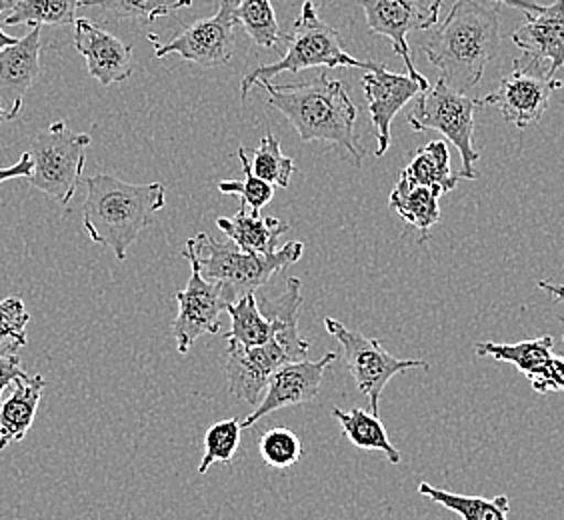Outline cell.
<instances>
[{"label":"cell","instance_id":"30","mask_svg":"<svg viewBox=\"0 0 564 520\" xmlns=\"http://www.w3.org/2000/svg\"><path fill=\"white\" fill-rule=\"evenodd\" d=\"M250 171L257 174L259 178H262V181L271 183L272 186L289 188L296 166H294V161L291 156L282 154L279 139L272 132H267L262 137L259 149L252 151Z\"/></svg>","mask_w":564,"mask_h":520},{"label":"cell","instance_id":"16","mask_svg":"<svg viewBox=\"0 0 564 520\" xmlns=\"http://www.w3.org/2000/svg\"><path fill=\"white\" fill-rule=\"evenodd\" d=\"M362 88L369 100V115L372 127L377 130V159L384 156L391 147V127L394 117L402 107L413 100L416 95L426 93L429 88L414 80L413 76L389 73L387 66L379 71H367L362 76Z\"/></svg>","mask_w":564,"mask_h":520},{"label":"cell","instance_id":"18","mask_svg":"<svg viewBox=\"0 0 564 520\" xmlns=\"http://www.w3.org/2000/svg\"><path fill=\"white\" fill-rule=\"evenodd\" d=\"M524 24L512 33V43L522 53L551 63V78L564 66V0H556L543 11L524 12Z\"/></svg>","mask_w":564,"mask_h":520},{"label":"cell","instance_id":"34","mask_svg":"<svg viewBox=\"0 0 564 520\" xmlns=\"http://www.w3.org/2000/svg\"><path fill=\"white\" fill-rule=\"evenodd\" d=\"M262 461L272 468H289L296 465L303 456V443L291 429H271L259 441Z\"/></svg>","mask_w":564,"mask_h":520},{"label":"cell","instance_id":"21","mask_svg":"<svg viewBox=\"0 0 564 520\" xmlns=\"http://www.w3.org/2000/svg\"><path fill=\"white\" fill-rule=\"evenodd\" d=\"M44 384L41 375H29L17 380L14 392L0 402V451L26 436L43 399Z\"/></svg>","mask_w":564,"mask_h":520},{"label":"cell","instance_id":"12","mask_svg":"<svg viewBox=\"0 0 564 520\" xmlns=\"http://www.w3.org/2000/svg\"><path fill=\"white\" fill-rule=\"evenodd\" d=\"M237 4L239 0H220L215 17L196 21L166 44L161 43L159 36L149 34V41L154 44V56L164 58L169 55H181L186 63H195L205 68L228 65L235 56L232 29Z\"/></svg>","mask_w":564,"mask_h":520},{"label":"cell","instance_id":"7","mask_svg":"<svg viewBox=\"0 0 564 520\" xmlns=\"http://www.w3.org/2000/svg\"><path fill=\"white\" fill-rule=\"evenodd\" d=\"M414 105L413 112H409V124L414 132L424 130H438L445 134L446 141L455 144L460 159H463V171L458 176L475 181L478 178L477 164L478 154L475 149V109L478 107V98H468L453 88L446 87L438 78V83L426 93H421Z\"/></svg>","mask_w":564,"mask_h":520},{"label":"cell","instance_id":"11","mask_svg":"<svg viewBox=\"0 0 564 520\" xmlns=\"http://www.w3.org/2000/svg\"><path fill=\"white\" fill-rule=\"evenodd\" d=\"M360 7L367 17L370 33L387 36L391 41L394 53L401 56L409 76L429 87L413 63L409 34L414 31H431L441 17L443 0H360Z\"/></svg>","mask_w":564,"mask_h":520},{"label":"cell","instance_id":"2","mask_svg":"<svg viewBox=\"0 0 564 520\" xmlns=\"http://www.w3.org/2000/svg\"><path fill=\"white\" fill-rule=\"evenodd\" d=\"M269 95L272 109L281 110L291 120L301 141H325L347 149L357 166L362 164L365 152L358 147L355 130L358 110L340 80L328 78L326 73L303 85H272L261 80Z\"/></svg>","mask_w":564,"mask_h":520},{"label":"cell","instance_id":"17","mask_svg":"<svg viewBox=\"0 0 564 520\" xmlns=\"http://www.w3.org/2000/svg\"><path fill=\"white\" fill-rule=\"evenodd\" d=\"M75 48L87 61L88 75L109 87L132 76V44L122 43L87 19H76Z\"/></svg>","mask_w":564,"mask_h":520},{"label":"cell","instance_id":"36","mask_svg":"<svg viewBox=\"0 0 564 520\" xmlns=\"http://www.w3.org/2000/svg\"><path fill=\"white\" fill-rule=\"evenodd\" d=\"M29 375L22 370L21 358L19 355H0V394L4 389L17 382V380L26 379Z\"/></svg>","mask_w":564,"mask_h":520},{"label":"cell","instance_id":"22","mask_svg":"<svg viewBox=\"0 0 564 520\" xmlns=\"http://www.w3.org/2000/svg\"><path fill=\"white\" fill-rule=\"evenodd\" d=\"M217 227L245 252H259L271 254L279 247V239L284 232H289V225L279 218H262L261 215L247 213V208H240L237 217L218 218Z\"/></svg>","mask_w":564,"mask_h":520},{"label":"cell","instance_id":"27","mask_svg":"<svg viewBox=\"0 0 564 520\" xmlns=\"http://www.w3.org/2000/svg\"><path fill=\"white\" fill-rule=\"evenodd\" d=\"M419 495L455 512L456 517L463 520H509L510 500L507 495H499L495 499L467 497L445 488L433 487L424 480L419 485Z\"/></svg>","mask_w":564,"mask_h":520},{"label":"cell","instance_id":"10","mask_svg":"<svg viewBox=\"0 0 564 520\" xmlns=\"http://www.w3.org/2000/svg\"><path fill=\"white\" fill-rule=\"evenodd\" d=\"M185 259L191 264V281L176 293L178 315L174 318L173 335L181 355H186L200 336L220 333V313L227 311L223 286L208 281L200 272L193 239L186 240Z\"/></svg>","mask_w":564,"mask_h":520},{"label":"cell","instance_id":"32","mask_svg":"<svg viewBox=\"0 0 564 520\" xmlns=\"http://www.w3.org/2000/svg\"><path fill=\"white\" fill-rule=\"evenodd\" d=\"M239 159L245 181H220L218 191L223 195L239 196L240 208H250L252 215H261L262 208L269 205L274 196V186L250 171V159L242 147L239 149Z\"/></svg>","mask_w":564,"mask_h":520},{"label":"cell","instance_id":"1","mask_svg":"<svg viewBox=\"0 0 564 520\" xmlns=\"http://www.w3.org/2000/svg\"><path fill=\"white\" fill-rule=\"evenodd\" d=\"M499 7H487L480 0H456L423 48L446 87L465 95L480 83L487 65L499 55Z\"/></svg>","mask_w":564,"mask_h":520},{"label":"cell","instance_id":"24","mask_svg":"<svg viewBox=\"0 0 564 520\" xmlns=\"http://www.w3.org/2000/svg\"><path fill=\"white\" fill-rule=\"evenodd\" d=\"M441 193H436L429 186H414L401 176L397 186L392 188L389 205L394 213H399L411 227L421 230L423 240L426 232L438 223L441 206H438Z\"/></svg>","mask_w":564,"mask_h":520},{"label":"cell","instance_id":"37","mask_svg":"<svg viewBox=\"0 0 564 520\" xmlns=\"http://www.w3.org/2000/svg\"><path fill=\"white\" fill-rule=\"evenodd\" d=\"M33 166L34 163L31 152H24L19 163L7 166V169H0V185L7 183V181H12V178H29L31 173H33Z\"/></svg>","mask_w":564,"mask_h":520},{"label":"cell","instance_id":"29","mask_svg":"<svg viewBox=\"0 0 564 520\" xmlns=\"http://www.w3.org/2000/svg\"><path fill=\"white\" fill-rule=\"evenodd\" d=\"M235 22H239L250 41L262 48H274L284 41L271 0H239Z\"/></svg>","mask_w":564,"mask_h":520},{"label":"cell","instance_id":"13","mask_svg":"<svg viewBox=\"0 0 564 520\" xmlns=\"http://www.w3.org/2000/svg\"><path fill=\"white\" fill-rule=\"evenodd\" d=\"M337 360V353H326L318 360H294L282 365L281 369L272 375L267 384V397L262 399L257 409L250 412L245 421H240L242 431L252 424L267 419L272 412L281 411L286 407L315 401L321 390L323 375L330 362Z\"/></svg>","mask_w":564,"mask_h":520},{"label":"cell","instance_id":"15","mask_svg":"<svg viewBox=\"0 0 564 520\" xmlns=\"http://www.w3.org/2000/svg\"><path fill=\"white\" fill-rule=\"evenodd\" d=\"M286 362L294 360L274 336L261 347L228 345L227 379L230 394L239 401L259 404L261 392L267 389L272 375Z\"/></svg>","mask_w":564,"mask_h":520},{"label":"cell","instance_id":"23","mask_svg":"<svg viewBox=\"0 0 564 520\" xmlns=\"http://www.w3.org/2000/svg\"><path fill=\"white\" fill-rule=\"evenodd\" d=\"M401 176L411 185L429 186L441 195L451 193L460 178L451 169V152L445 141L429 142L414 152L413 161L402 171Z\"/></svg>","mask_w":564,"mask_h":520},{"label":"cell","instance_id":"3","mask_svg":"<svg viewBox=\"0 0 564 520\" xmlns=\"http://www.w3.org/2000/svg\"><path fill=\"white\" fill-rule=\"evenodd\" d=\"M87 198L83 206V223L88 237L119 260L139 239L142 230L151 227L154 213L166 203V191L161 183L131 185L112 174H95L87 181Z\"/></svg>","mask_w":564,"mask_h":520},{"label":"cell","instance_id":"35","mask_svg":"<svg viewBox=\"0 0 564 520\" xmlns=\"http://www.w3.org/2000/svg\"><path fill=\"white\" fill-rule=\"evenodd\" d=\"M31 315L19 296H9L0 301V353L17 355V350L26 347V325Z\"/></svg>","mask_w":564,"mask_h":520},{"label":"cell","instance_id":"19","mask_svg":"<svg viewBox=\"0 0 564 520\" xmlns=\"http://www.w3.org/2000/svg\"><path fill=\"white\" fill-rule=\"evenodd\" d=\"M41 73V26L0 51V105L22 110V97Z\"/></svg>","mask_w":564,"mask_h":520},{"label":"cell","instance_id":"4","mask_svg":"<svg viewBox=\"0 0 564 520\" xmlns=\"http://www.w3.org/2000/svg\"><path fill=\"white\" fill-rule=\"evenodd\" d=\"M193 247L203 277L223 286L227 304L239 301L245 294L257 293L276 272L299 262L304 252L301 240H293L271 254L245 252L232 240L218 242L207 232L193 237Z\"/></svg>","mask_w":564,"mask_h":520},{"label":"cell","instance_id":"6","mask_svg":"<svg viewBox=\"0 0 564 520\" xmlns=\"http://www.w3.org/2000/svg\"><path fill=\"white\" fill-rule=\"evenodd\" d=\"M90 134L75 132L65 122H53L33 139V173L26 178L34 188L61 205L75 196L87 163Z\"/></svg>","mask_w":564,"mask_h":520},{"label":"cell","instance_id":"26","mask_svg":"<svg viewBox=\"0 0 564 520\" xmlns=\"http://www.w3.org/2000/svg\"><path fill=\"white\" fill-rule=\"evenodd\" d=\"M230 316V331L225 333L228 345L239 347H261L274 336V325L262 315L257 293L245 294L239 301L227 304Z\"/></svg>","mask_w":564,"mask_h":520},{"label":"cell","instance_id":"40","mask_svg":"<svg viewBox=\"0 0 564 520\" xmlns=\"http://www.w3.org/2000/svg\"><path fill=\"white\" fill-rule=\"evenodd\" d=\"M539 289H543L544 293L553 294L554 299H558V301H563L564 303V284H556V282L551 281H541L539 282Z\"/></svg>","mask_w":564,"mask_h":520},{"label":"cell","instance_id":"39","mask_svg":"<svg viewBox=\"0 0 564 520\" xmlns=\"http://www.w3.org/2000/svg\"><path fill=\"white\" fill-rule=\"evenodd\" d=\"M12 4H14V0H0V14L4 11H9ZM19 43V39H14V36H9V34L2 33L0 31V51L2 48H7V46H12V44Z\"/></svg>","mask_w":564,"mask_h":520},{"label":"cell","instance_id":"20","mask_svg":"<svg viewBox=\"0 0 564 520\" xmlns=\"http://www.w3.org/2000/svg\"><path fill=\"white\" fill-rule=\"evenodd\" d=\"M301 279H286L284 291L279 296H257L262 315L274 325V338L286 348L293 360H304L308 355V340L299 333V308L303 304Z\"/></svg>","mask_w":564,"mask_h":520},{"label":"cell","instance_id":"14","mask_svg":"<svg viewBox=\"0 0 564 520\" xmlns=\"http://www.w3.org/2000/svg\"><path fill=\"white\" fill-rule=\"evenodd\" d=\"M553 336H536L521 343H478V357H490L500 362H510L527 379L539 394L564 392V358L553 353Z\"/></svg>","mask_w":564,"mask_h":520},{"label":"cell","instance_id":"31","mask_svg":"<svg viewBox=\"0 0 564 520\" xmlns=\"http://www.w3.org/2000/svg\"><path fill=\"white\" fill-rule=\"evenodd\" d=\"M80 7H98L115 12L119 19L151 24L159 17L191 9L193 0H80Z\"/></svg>","mask_w":564,"mask_h":520},{"label":"cell","instance_id":"38","mask_svg":"<svg viewBox=\"0 0 564 520\" xmlns=\"http://www.w3.org/2000/svg\"><path fill=\"white\" fill-rule=\"evenodd\" d=\"M490 2H495V4H507V7L521 9V11L524 12L543 11V7H541L539 2H534V0H490Z\"/></svg>","mask_w":564,"mask_h":520},{"label":"cell","instance_id":"9","mask_svg":"<svg viewBox=\"0 0 564 520\" xmlns=\"http://www.w3.org/2000/svg\"><path fill=\"white\" fill-rule=\"evenodd\" d=\"M325 328L328 335L335 336L347 357V369L352 379L357 380L358 392L369 399L370 412L379 416L380 394L389 380L394 379L404 370L429 369L424 360H402L392 357L387 348L382 347L379 338L360 335L348 331L340 325L337 318H325Z\"/></svg>","mask_w":564,"mask_h":520},{"label":"cell","instance_id":"41","mask_svg":"<svg viewBox=\"0 0 564 520\" xmlns=\"http://www.w3.org/2000/svg\"><path fill=\"white\" fill-rule=\"evenodd\" d=\"M19 115H21V110L7 109V107H2V105H0V124H4V122H9V120L17 119Z\"/></svg>","mask_w":564,"mask_h":520},{"label":"cell","instance_id":"33","mask_svg":"<svg viewBox=\"0 0 564 520\" xmlns=\"http://www.w3.org/2000/svg\"><path fill=\"white\" fill-rule=\"evenodd\" d=\"M240 434H242V426L235 419L213 424L205 436V456L198 465V475H207L208 468L215 463L228 465L239 451Z\"/></svg>","mask_w":564,"mask_h":520},{"label":"cell","instance_id":"5","mask_svg":"<svg viewBox=\"0 0 564 520\" xmlns=\"http://www.w3.org/2000/svg\"><path fill=\"white\" fill-rule=\"evenodd\" d=\"M284 43H286V55L282 56L279 63L257 66L240 80L242 100H247L250 88L257 83L261 80L269 83L281 73H303L306 68H316V66H325V68L348 66V68H365V71H379L384 66L382 63L358 61L355 56L348 55L337 29H333L318 17L315 2L311 0L304 2L301 17L294 21L293 34L291 36L284 34Z\"/></svg>","mask_w":564,"mask_h":520},{"label":"cell","instance_id":"28","mask_svg":"<svg viewBox=\"0 0 564 520\" xmlns=\"http://www.w3.org/2000/svg\"><path fill=\"white\" fill-rule=\"evenodd\" d=\"M80 0H14L4 24L33 26H68L75 24Z\"/></svg>","mask_w":564,"mask_h":520},{"label":"cell","instance_id":"8","mask_svg":"<svg viewBox=\"0 0 564 520\" xmlns=\"http://www.w3.org/2000/svg\"><path fill=\"white\" fill-rule=\"evenodd\" d=\"M561 87L563 80L551 78L543 61L522 53L521 58L514 61L512 73L500 80L499 87L487 97L478 98V107L492 105L507 122L517 129H529L543 119L551 95Z\"/></svg>","mask_w":564,"mask_h":520},{"label":"cell","instance_id":"25","mask_svg":"<svg viewBox=\"0 0 564 520\" xmlns=\"http://www.w3.org/2000/svg\"><path fill=\"white\" fill-rule=\"evenodd\" d=\"M333 416L343 426V434L357 448H360V451H380V453L387 455L391 465L401 463V453L392 445L387 429H384V424L380 423L377 414L362 411V409H352L348 412L340 411L335 407Z\"/></svg>","mask_w":564,"mask_h":520}]
</instances>
